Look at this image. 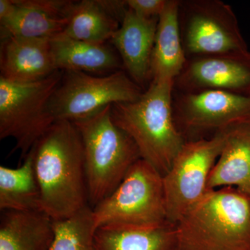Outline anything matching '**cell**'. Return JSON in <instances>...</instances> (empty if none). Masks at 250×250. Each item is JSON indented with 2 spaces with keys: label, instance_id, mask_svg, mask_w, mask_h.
<instances>
[{
  "label": "cell",
  "instance_id": "obj_1",
  "mask_svg": "<svg viewBox=\"0 0 250 250\" xmlns=\"http://www.w3.org/2000/svg\"><path fill=\"white\" fill-rule=\"evenodd\" d=\"M30 151L43 213L62 220L89 206L83 144L72 122H54Z\"/></svg>",
  "mask_w": 250,
  "mask_h": 250
},
{
  "label": "cell",
  "instance_id": "obj_2",
  "mask_svg": "<svg viewBox=\"0 0 250 250\" xmlns=\"http://www.w3.org/2000/svg\"><path fill=\"white\" fill-rule=\"evenodd\" d=\"M174 82H152L138 100L113 104L111 108L115 124L134 141L141 159L162 177L187 141L174 122Z\"/></svg>",
  "mask_w": 250,
  "mask_h": 250
},
{
  "label": "cell",
  "instance_id": "obj_3",
  "mask_svg": "<svg viewBox=\"0 0 250 250\" xmlns=\"http://www.w3.org/2000/svg\"><path fill=\"white\" fill-rule=\"evenodd\" d=\"M175 225L178 250H250V196L209 190Z\"/></svg>",
  "mask_w": 250,
  "mask_h": 250
},
{
  "label": "cell",
  "instance_id": "obj_4",
  "mask_svg": "<svg viewBox=\"0 0 250 250\" xmlns=\"http://www.w3.org/2000/svg\"><path fill=\"white\" fill-rule=\"evenodd\" d=\"M111 105L72 122L83 147L88 204L91 208L116 190L131 167L141 159L134 141L115 124Z\"/></svg>",
  "mask_w": 250,
  "mask_h": 250
},
{
  "label": "cell",
  "instance_id": "obj_5",
  "mask_svg": "<svg viewBox=\"0 0 250 250\" xmlns=\"http://www.w3.org/2000/svg\"><path fill=\"white\" fill-rule=\"evenodd\" d=\"M93 210L95 229H147L168 223L163 177L143 159Z\"/></svg>",
  "mask_w": 250,
  "mask_h": 250
},
{
  "label": "cell",
  "instance_id": "obj_6",
  "mask_svg": "<svg viewBox=\"0 0 250 250\" xmlns=\"http://www.w3.org/2000/svg\"><path fill=\"white\" fill-rule=\"evenodd\" d=\"M143 92L122 70L104 76L64 72L58 87L49 99L47 113L54 123L75 122L113 104L135 101Z\"/></svg>",
  "mask_w": 250,
  "mask_h": 250
},
{
  "label": "cell",
  "instance_id": "obj_7",
  "mask_svg": "<svg viewBox=\"0 0 250 250\" xmlns=\"http://www.w3.org/2000/svg\"><path fill=\"white\" fill-rule=\"evenodd\" d=\"M62 76V72L56 71L27 83H13L0 77V139H14V150H21L22 157L54 123L47 113V104Z\"/></svg>",
  "mask_w": 250,
  "mask_h": 250
},
{
  "label": "cell",
  "instance_id": "obj_8",
  "mask_svg": "<svg viewBox=\"0 0 250 250\" xmlns=\"http://www.w3.org/2000/svg\"><path fill=\"white\" fill-rule=\"evenodd\" d=\"M225 129L203 139L186 141L164 177L167 222L176 225L205 196L211 171L223 151Z\"/></svg>",
  "mask_w": 250,
  "mask_h": 250
},
{
  "label": "cell",
  "instance_id": "obj_9",
  "mask_svg": "<svg viewBox=\"0 0 250 250\" xmlns=\"http://www.w3.org/2000/svg\"><path fill=\"white\" fill-rule=\"evenodd\" d=\"M179 21L187 58L250 52L234 11L223 1H179Z\"/></svg>",
  "mask_w": 250,
  "mask_h": 250
},
{
  "label": "cell",
  "instance_id": "obj_10",
  "mask_svg": "<svg viewBox=\"0 0 250 250\" xmlns=\"http://www.w3.org/2000/svg\"><path fill=\"white\" fill-rule=\"evenodd\" d=\"M172 108L176 126L187 141L250 122V95L222 90H174Z\"/></svg>",
  "mask_w": 250,
  "mask_h": 250
},
{
  "label": "cell",
  "instance_id": "obj_11",
  "mask_svg": "<svg viewBox=\"0 0 250 250\" xmlns=\"http://www.w3.org/2000/svg\"><path fill=\"white\" fill-rule=\"evenodd\" d=\"M174 91L222 90L250 95V52L187 58L174 82Z\"/></svg>",
  "mask_w": 250,
  "mask_h": 250
},
{
  "label": "cell",
  "instance_id": "obj_12",
  "mask_svg": "<svg viewBox=\"0 0 250 250\" xmlns=\"http://www.w3.org/2000/svg\"><path fill=\"white\" fill-rule=\"evenodd\" d=\"M159 18L146 19L128 9L111 42L121 57L123 68L141 88L152 82L151 59Z\"/></svg>",
  "mask_w": 250,
  "mask_h": 250
},
{
  "label": "cell",
  "instance_id": "obj_13",
  "mask_svg": "<svg viewBox=\"0 0 250 250\" xmlns=\"http://www.w3.org/2000/svg\"><path fill=\"white\" fill-rule=\"evenodd\" d=\"M0 71L10 82H38L56 71L51 39L9 37L1 40Z\"/></svg>",
  "mask_w": 250,
  "mask_h": 250
},
{
  "label": "cell",
  "instance_id": "obj_14",
  "mask_svg": "<svg viewBox=\"0 0 250 250\" xmlns=\"http://www.w3.org/2000/svg\"><path fill=\"white\" fill-rule=\"evenodd\" d=\"M225 145L208 179L209 190L233 187L250 196V122L225 129Z\"/></svg>",
  "mask_w": 250,
  "mask_h": 250
},
{
  "label": "cell",
  "instance_id": "obj_15",
  "mask_svg": "<svg viewBox=\"0 0 250 250\" xmlns=\"http://www.w3.org/2000/svg\"><path fill=\"white\" fill-rule=\"evenodd\" d=\"M179 10V0H167L165 9L159 16L151 59L152 82L174 81L187 62Z\"/></svg>",
  "mask_w": 250,
  "mask_h": 250
},
{
  "label": "cell",
  "instance_id": "obj_16",
  "mask_svg": "<svg viewBox=\"0 0 250 250\" xmlns=\"http://www.w3.org/2000/svg\"><path fill=\"white\" fill-rule=\"evenodd\" d=\"M57 71L112 73L123 68L121 59L106 44L75 40L60 34L51 39Z\"/></svg>",
  "mask_w": 250,
  "mask_h": 250
},
{
  "label": "cell",
  "instance_id": "obj_17",
  "mask_svg": "<svg viewBox=\"0 0 250 250\" xmlns=\"http://www.w3.org/2000/svg\"><path fill=\"white\" fill-rule=\"evenodd\" d=\"M53 220L43 212L2 210L0 250H51Z\"/></svg>",
  "mask_w": 250,
  "mask_h": 250
},
{
  "label": "cell",
  "instance_id": "obj_18",
  "mask_svg": "<svg viewBox=\"0 0 250 250\" xmlns=\"http://www.w3.org/2000/svg\"><path fill=\"white\" fill-rule=\"evenodd\" d=\"M95 250H178L176 225L154 228H100L95 230Z\"/></svg>",
  "mask_w": 250,
  "mask_h": 250
},
{
  "label": "cell",
  "instance_id": "obj_19",
  "mask_svg": "<svg viewBox=\"0 0 250 250\" xmlns=\"http://www.w3.org/2000/svg\"><path fill=\"white\" fill-rule=\"evenodd\" d=\"M0 210L42 212L40 187L31 151L16 168L0 166Z\"/></svg>",
  "mask_w": 250,
  "mask_h": 250
},
{
  "label": "cell",
  "instance_id": "obj_20",
  "mask_svg": "<svg viewBox=\"0 0 250 250\" xmlns=\"http://www.w3.org/2000/svg\"><path fill=\"white\" fill-rule=\"evenodd\" d=\"M121 25L103 9L99 0L75 1L68 22L62 34L91 43L104 44Z\"/></svg>",
  "mask_w": 250,
  "mask_h": 250
},
{
  "label": "cell",
  "instance_id": "obj_21",
  "mask_svg": "<svg viewBox=\"0 0 250 250\" xmlns=\"http://www.w3.org/2000/svg\"><path fill=\"white\" fill-rule=\"evenodd\" d=\"M14 17L9 22L0 26L1 39L9 37L29 39H52L60 35L66 27L68 19L57 17L36 8L20 4Z\"/></svg>",
  "mask_w": 250,
  "mask_h": 250
},
{
  "label": "cell",
  "instance_id": "obj_22",
  "mask_svg": "<svg viewBox=\"0 0 250 250\" xmlns=\"http://www.w3.org/2000/svg\"><path fill=\"white\" fill-rule=\"evenodd\" d=\"M51 250H95V223L90 206L69 218L53 220Z\"/></svg>",
  "mask_w": 250,
  "mask_h": 250
},
{
  "label": "cell",
  "instance_id": "obj_23",
  "mask_svg": "<svg viewBox=\"0 0 250 250\" xmlns=\"http://www.w3.org/2000/svg\"><path fill=\"white\" fill-rule=\"evenodd\" d=\"M167 0H126L128 9L140 17L159 18L165 9Z\"/></svg>",
  "mask_w": 250,
  "mask_h": 250
},
{
  "label": "cell",
  "instance_id": "obj_24",
  "mask_svg": "<svg viewBox=\"0 0 250 250\" xmlns=\"http://www.w3.org/2000/svg\"><path fill=\"white\" fill-rule=\"evenodd\" d=\"M18 9L14 0H0V25L9 22L14 17Z\"/></svg>",
  "mask_w": 250,
  "mask_h": 250
}]
</instances>
